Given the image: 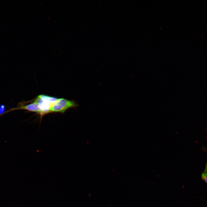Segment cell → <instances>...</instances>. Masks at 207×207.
I'll use <instances>...</instances> for the list:
<instances>
[{
    "label": "cell",
    "mask_w": 207,
    "mask_h": 207,
    "mask_svg": "<svg viewBox=\"0 0 207 207\" xmlns=\"http://www.w3.org/2000/svg\"><path fill=\"white\" fill-rule=\"evenodd\" d=\"M78 106V105L74 101L60 98L52 104L50 110L51 112L64 113L69 108H76Z\"/></svg>",
    "instance_id": "1"
},
{
    "label": "cell",
    "mask_w": 207,
    "mask_h": 207,
    "mask_svg": "<svg viewBox=\"0 0 207 207\" xmlns=\"http://www.w3.org/2000/svg\"><path fill=\"white\" fill-rule=\"evenodd\" d=\"M18 110H25L31 112H36L40 114L41 116L43 115L41 110L38 104L37 103L34 102L33 103L26 106H23L18 104V106L17 107L10 108L4 112L0 115V116L11 111Z\"/></svg>",
    "instance_id": "2"
},
{
    "label": "cell",
    "mask_w": 207,
    "mask_h": 207,
    "mask_svg": "<svg viewBox=\"0 0 207 207\" xmlns=\"http://www.w3.org/2000/svg\"><path fill=\"white\" fill-rule=\"evenodd\" d=\"M34 102L38 104L41 110L43 115L51 112L50 109L52 105L47 101L37 97Z\"/></svg>",
    "instance_id": "3"
},
{
    "label": "cell",
    "mask_w": 207,
    "mask_h": 207,
    "mask_svg": "<svg viewBox=\"0 0 207 207\" xmlns=\"http://www.w3.org/2000/svg\"><path fill=\"white\" fill-rule=\"evenodd\" d=\"M38 97L47 101L52 105L58 99L55 97L42 94L40 95Z\"/></svg>",
    "instance_id": "4"
},
{
    "label": "cell",
    "mask_w": 207,
    "mask_h": 207,
    "mask_svg": "<svg viewBox=\"0 0 207 207\" xmlns=\"http://www.w3.org/2000/svg\"><path fill=\"white\" fill-rule=\"evenodd\" d=\"M202 179L207 183V168H205L202 175Z\"/></svg>",
    "instance_id": "5"
},
{
    "label": "cell",
    "mask_w": 207,
    "mask_h": 207,
    "mask_svg": "<svg viewBox=\"0 0 207 207\" xmlns=\"http://www.w3.org/2000/svg\"><path fill=\"white\" fill-rule=\"evenodd\" d=\"M205 168H207V162L206 165V167H205Z\"/></svg>",
    "instance_id": "6"
}]
</instances>
